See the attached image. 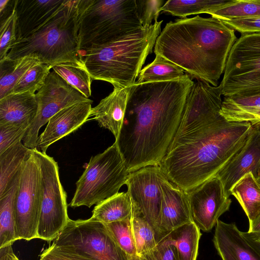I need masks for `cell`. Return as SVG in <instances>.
<instances>
[{
	"label": "cell",
	"mask_w": 260,
	"mask_h": 260,
	"mask_svg": "<svg viewBox=\"0 0 260 260\" xmlns=\"http://www.w3.org/2000/svg\"><path fill=\"white\" fill-rule=\"evenodd\" d=\"M32 150L40 168L42 189L38 238L51 241L57 237L70 219L67 193L60 180L57 162L36 148Z\"/></svg>",
	"instance_id": "9c48e42d"
},
{
	"label": "cell",
	"mask_w": 260,
	"mask_h": 260,
	"mask_svg": "<svg viewBox=\"0 0 260 260\" xmlns=\"http://www.w3.org/2000/svg\"><path fill=\"white\" fill-rule=\"evenodd\" d=\"M237 40L235 30L220 20L197 15L167 23L156 39L154 52L191 78L217 86Z\"/></svg>",
	"instance_id": "3957f363"
},
{
	"label": "cell",
	"mask_w": 260,
	"mask_h": 260,
	"mask_svg": "<svg viewBox=\"0 0 260 260\" xmlns=\"http://www.w3.org/2000/svg\"><path fill=\"white\" fill-rule=\"evenodd\" d=\"M140 257L142 260H178L175 248L161 243Z\"/></svg>",
	"instance_id": "b9f144b4"
},
{
	"label": "cell",
	"mask_w": 260,
	"mask_h": 260,
	"mask_svg": "<svg viewBox=\"0 0 260 260\" xmlns=\"http://www.w3.org/2000/svg\"><path fill=\"white\" fill-rule=\"evenodd\" d=\"M86 0H66L43 25L27 37L16 41L6 58L26 56L53 66L60 63L84 64L79 46L80 22Z\"/></svg>",
	"instance_id": "5b68a950"
},
{
	"label": "cell",
	"mask_w": 260,
	"mask_h": 260,
	"mask_svg": "<svg viewBox=\"0 0 260 260\" xmlns=\"http://www.w3.org/2000/svg\"><path fill=\"white\" fill-rule=\"evenodd\" d=\"M20 176L10 189L0 197V248L12 245L17 240L15 205Z\"/></svg>",
	"instance_id": "4316f807"
},
{
	"label": "cell",
	"mask_w": 260,
	"mask_h": 260,
	"mask_svg": "<svg viewBox=\"0 0 260 260\" xmlns=\"http://www.w3.org/2000/svg\"><path fill=\"white\" fill-rule=\"evenodd\" d=\"M52 67L39 62L28 69L15 84L12 93H35L43 86Z\"/></svg>",
	"instance_id": "836d02e7"
},
{
	"label": "cell",
	"mask_w": 260,
	"mask_h": 260,
	"mask_svg": "<svg viewBox=\"0 0 260 260\" xmlns=\"http://www.w3.org/2000/svg\"><path fill=\"white\" fill-rule=\"evenodd\" d=\"M129 172L115 142L103 152L92 156L76 182L70 206L90 208L119 192Z\"/></svg>",
	"instance_id": "52a82bcc"
},
{
	"label": "cell",
	"mask_w": 260,
	"mask_h": 260,
	"mask_svg": "<svg viewBox=\"0 0 260 260\" xmlns=\"http://www.w3.org/2000/svg\"><path fill=\"white\" fill-rule=\"evenodd\" d=\"M193 83L186 74L179 79L132 85L115 141L129 173L159 165L176 134Z\"/></svg>",
	"instance_id": "6da1fadb"
},
{
	"label": "cell",
	"mask_w": 260,
	"mask_h": 260,
	"mask_svg": "<svg viewBox=\"0 0 260 260\" xmlns=\"http://www.w3.org/2000/svg\"><path fill=\"white\" fill-rule=\"evenodd\" d=\"M65 1L16 0V41L37 30L58 11Z\"/></svg>",
	"instance_id": "d6986e66"
},
{
	"label": "cell",
	"mask_w": 260,
	"mask_h": 260,
	"mask_svg": "<svg viewBox=\"0 0 260 260\" xmlns=\"http://www.w3.org/2000/svg\"><path fill=\"white\" fill-rule=\"evenodd\" d=\"M185 75L180 67L161 55L155 54L154 60L142 69L136 83L173 80L182 78Z\"/></svg>",
	"instance_id": "f1b7e54d"
},
{
	"label": "cell",
	"mask_w": 260,
	"mask_h": 260,
	"mask_svg": "<svg viewBox=\"0 0 260 260\" xmlns=\"http://www.w3.org/2000/svg\"><path fill=\"white\" fill-rule=\"evenodd\" d=\"M242 235L260 244V217L251 226L247 232H241Z\"/></svg>",
	"instance_id": "f6af8a7d"
},
{
	"label": "cell",
	"mask_w": 260,
	"mask_h": 260,
	"mask_svg": "<svg viewBox=\"0 0 260 260\" xmlns=\"http://www.w3.org/2000/svg\"><path fill=\"white\" fill-rule=\"evenodd\" d=\"M131 219L137 254L141 256L157 245L156 232L153 226L133 204Z\"/></svg>",
	"instance_id": "f546056e"
},
{
	"label": "cell",
	"mask_w": 260,
	"mask_h": 260,
	"mask_svg": "<svg viewBox=\"0 0 260 260\" xmlns=\"http://www.w3.org/2000/svg\"><path fill=\"white\" fill-rule=\"evenodd\" d=\"M31 151L20 141L0 154V197L18 178Z\"/></svg>",
	"instance_id": "cb8c5ba5"
},
{
	"label": "cell",
	"mask_w": 260,
	"mask_h": 260,
	"mask_svg": "<svg viewBox=\"0 0 260 260\" xmlns=\"http://www.w3.org/2000/svg\"><path fill=\"white\" fill-rule=\"evenodd\" d=\"M12 245V244L8 245L7 260H20L14 253Z\"/></svg>",
	"instance_id": "bcb514c9"
},
{
	"label": "cell",
	"mask_w": 260,
	"mask_h": 260,
	"mask_svg": "<svg viewBox=\"0 0 260 260\" xmlns=\"http://www.w3.org/2000/svg\"><path fill=\"white\" fill-rule=\"evenodd\" d=\"M228 0H197L182 1L169 0L167 1L160 9V12H164L173 16L182 18L193 14L206 13L214 10L228 2Z\"/></svg>",
	"instance_id": "4dcf8cb0"
},
{
	"label": "cell",
	"mask_w": 260,
	"mask_h": 260,
	"mask_svg": "<svg viewBox=\"0 0 260 260\" xmlns=\"http://www.w3.org/2000/svg\"><path fill=\"white\" fill-rule=\"evenodd\" d=\"M38 111L36 93H12L0 100V124L24 125L29 127Z\"/></svg>",
	"instance_id": "7402d4cb"
},
{
	"label": "cell",
	"mask_w": 260,
	"mask_h": 260,
	"mask_svg": "<svg viewBox=\"0 0 260 260\" xmlns=\"http://www.w3.org/2000/svg\"><path fill=\"white\" fill-rule=\"evenodd\" d=\"M259 169L260 128L253 125L242 148L216 176L221 182L225 197H230L232 187L246 174L250 173L256 179Z\"/></svg>",
	"instance_id": "e0dca14e"
},
{
	"label": "cell",
	"mask_w": 260,
	"mask_h": 260,
	"mask_svg": "<svg viewBox=\"0 0 260 260\" xmlns=\"http://www.w3.org/2000/svg\"><path fill=\"white\" fill-rule=\"evenodd\" d=\"M256 125V126H258L260 128V123H258V124H256L255 125Z\"/></svg>",
	"instance_id": "681fc988"
},
{
	"label": "cell",
	"mask_w": 260,
	"mask_h": 260,
	"mask_svg": "<svg viewBox=\"0 0 260 260\" xmlns=\"http://www.w3.org/2000/svg\"><path fill=\"white\" fill-rule=\"evenodd\" d=\"M256 181L260 186V169L258 172L257 177L256 178Z\"/></svg>",
	"instance_id": "c3c4849f"
},
{
	"label": "cell",
	"mask_w": 260,
	"mask_h": 260,
	"mask_svg": "<svg viewBox=\"0 0 260 260\" xmlns=\"http://www.w3.org/2000/svg\"><path fill=\"white\" fill-rule=\"evenodd\" d=\"M206 13L219 20L260 16V0H230Z\"/></svg>",
	"instance_id": "1f68e13d"
},
{
	"label": "cell",
	"mask_w": 260,
	"mask_h": 260,
	"mask_svg": "<svg viewBox=\"0 0 260 260\" xmlns=\"http://www.w3.org/2000/svg\"><path fill=\"white\" fill-rule=\"evenodd\" d=\"M223 117L229 121H246L254 125L260 123V107L232 113Z\"/></svg>",
	"instance_id": "7bdbcfd3"
},
{
	"label": "cell",
	"mask_w": 260,
	"mask_h": 260,
	"mask_svg": "<svg viewBox=\"0 0 260 260\" xmlns=\"http://www.w3.org/2000/svg\"><path fill=\"white\" fill-rule=\"evenodd\" d=\"M92 103L91 100L76 103L52 116L39 136L36 149L46 153L51 144L81 126L90 117Z\"/></svg>",
	"instance_id": "ac0fdd59"
},
{
	"label": "cell",
	"mask_w": 260,
	"mask_h": 260,
	"mask_svg": "<svg viewBox=\"0 0 260 260\" xmlns=\"http://www.w3.org/2000/svg\"><path fill=\"white\" fill-rule=\"evenodd\" d=\"M253 125L220 116L173 139L160 167L167 179L188 191L217 176L245 144Z\"/></svg>",
	"instance_id": "7a4b0ae2"
},
{
	"label": "cell",
	"mask_w": 260,
	"mask_h": 260,
	"mask_svg": "<svg viewBox=\"0 0 260 260\" xmlns=\"http://www.w3.org/2000/svg\"><path fill=\"white\" fill-rule=\"evenodd\" d=\"M192 221L205 232H210L219 217L230 209L232 200L224 195L217 176L187 191Z\"/></svg>",
	"instance_id": "9a60e30c"
},
{
	"label": "cell",
	"mask_w": 260,
	"mask_h": 260,
	"mask_svg": "<svg viewBox=\"0 0 260 260\" xmlns=\"http://www.w3.org/2000/svg\"><path fill=\"white\" fill-rule=\"evenodd\" d=\"M129 260H142V259L140 256L136 255L131 256Z\"/></svg>",
	"instance_id": "7dc6e473"
},
{
	"label": "cell",
	"mask_w": 260,
	"mask_h": 260,
	"mask_svg": "<svg viewBox=\"0 0 260 260\" xmlns=\"http://www.w3.org/2000/svg\"><path fill=\"white\" fill-rule=\"evenodd\" d=\"M41 196L40 168L32 149L22 169L15 199L17 240L38 238Z\"/></svg>",
	"instance_id": "8fae6325"
},
{
	"label": "cell",
	"mask_w": 260,
	"mask_h": 260,
	"mask_svg": "<svg viewBox=\"0 0 260 260\" xmlns=\"http://www.w3.org/2000/svg\"><path fill=\"white\" fill-rule=\"evenodd\" d=\"M15 1H0V20L1 22L8 18L13 12L15 6Z\"/></svg>",
	"instance_id": "ee69618b"
},
{
	"label": "cell",
	"mask_w": 260,
	"mask_h": 260,
	"mask_svg": "<svg viewBox=\"0 0 260 260\" xmlns=\"http://www.w3.org/2000/svg\"><path fill=\"white\" fill-rule=\"evenodd\" d=\"M143 27L137 0H86L80 22V50L112 42Z\"/></svg>",
	"instance_id": "8992f818"
},
{
	"label": "cell",
	"mask_w": 260,
	"mask_h": 260,
	"mask_svg": "<svg viewBox=\"0 0 260 260\" xmlns=\"http://www.w3.org/2000/svg\"><path fill=\"white\" fill-rule=\"evenodd\" d=\"M40 260H91L74 250L53 243L41 254Z\"/></svg>",
	"instance_id": "f35d334b"
},
{
	"label": "cell",
	"mask_w": 260,
	"mask_h": 260,
	"mask_svg": "<svg viewBox=\"0 0 260 260\" xmlns=\"http://www.w3.org/2000/svg\"><path fill=\"white\" fill-rule=\"evenodd\" d=\"M221 95L220 84L213 86L200 80L194 82L187 95L174 138L207 125L219 118L222 103Z\"/></svg>",
	"instance_id": "4fadbf2b"
},
{
	"label": "cell",
	"mask_w": 260,
	"mask_h": 260,
	"mask_svg": "<svg viewBox=\"0 0 260 260\" xmlns=\"http://www.w3.org/2000/svg\"><path fill=\"white\" fill-rule=\"evenodd\" d=\"M39 62L37 58L30 56L0 60V100L12 94L15 84L24 73Z\"/></svg>",
	"instance_id": "83f0119b"
},
{
	"label": "cell",
	"mask_w": 260,
	"mask_h": 260,
	"mask_svg": "<svg viewBox=\"0 0 260 260\" xmlns=\"http://www.w3.org/2000/svg\"><path fill=\"white\" fill-rule=\"evenodd\" d=\"M131 216L105 224L118 245L130 257L137 255Z\"/></svg>",
	"instance_id": "e575fe53"
},
{
	"label": "cell",
	"mask_w": 260,
	"mask_h": 260,
	"mask_svg": "<svg viewBox=\"0 0 260 260\" xmlns=\"http://www.w3.org/2000/svg\"><path fill=\"white\" fill-rule=\"evenodd\" d=\"M225 25L242 34L260 33V16L220 20Z\"/></svg>",
	"instance_id": "60d3db41"
},
{
	"label": "cell",
	"mask_w": 260,
	"mask_h": 260,
	"mask_svg": "<svg viewBox=\"0 0 260 260\" xmlns=\"http://www.w3.org/2000/svg\"><path fill=\"white\" fill-rule=\"evenodd\" d=\"M201 235L200 229L191 221L171 231L158 243L173 246L178 260H197Z\"/></svg>",
	"instance_id": "603a6c76"
},
{
	"label": "cell",
	"mask_w": 260,
	"mask_h": 260,
	"mask_svg": "<svg viewBox=\"0 0 260 260\" xmlns=\"http://www.w3.org/2000/svg\"><path fill=\"white\" fill-rule=\"evenodd\" d=\"M162 22L155 21L118 40L81 50L91 79L109 82L114 88L136 84L161 32Z\"/></svg>",
	"instance_id": "277c9868"
},
{
	"label": "cell",
	"mask_w": 260,
	"mask_h": 260,
	"mask_svg": "<svg viewBox=\"0 0 260 260\" xmlns=\"http://www.w3.org/2000/svg\"><path fill=\"white\" fill-rule=\"evenodd\" d=\"M16 23L17 15L15 8L8 18L0 22V60L7 57L16 41Z\"/></svg>",
	"instance_id": "8d00e7d4"
},
{
	"label": "cell",
	"mask_w": 260,
	"mask_h": 260,
	"mask_svg": "<svg viewBox=\"0 0 260 260\" xmlns=\"http://www.w3.org/2000/svg\"><path fill=\"white\" fill-rule=\"evenodd\" d=\"M132 209V201L128 191L118 192L96 205L90 218L107 224L130 216Z\"/></svg>",
	"instance_id": "484cf974"
},
{
	"label": "cell",
	"mask_w": 260,
	"mask_h": 260,
	"mask_svg": "<svg viewBox=\"0 0 260 260\" xmlns=\"http://www.w3.org/2000/svg\"><path fill=\"white\" fill-rule=\"evenodd\" d=\"M213 242L222 260H260V254L248 243L235 223L219 219Z\"/></svg>",
	"instance_id": "ffe728a7"
},
{
	"label": "cell",
	"mask_w": 260,
	"mask_h": 260,
	"mask_svg": "<svg viewBox=\"0 0 260 260\" xmlns=\"http://www.w3.org/2000/svg\"><path fill=\"white\" fill-rule=\"evenodd\" d=\"M249 220L251 226L260 217V186L250 173L246 174L231 190Z\"/></svg>",
	"instance_id": "d4e9b609"
},
{
	"label": "cell",
	"mask_w": 260,
	"mask_h": 260,
	"mask_svg": "<svg viewBox=\"0 0 260 260\" xmlns=\"http://www.w3.org/2000/svg\"><path fill=\"white\" fill-rule=\"evenodd\" d=\"M28 127L14 124H0V154L22 141Z\"/></svg>",
	"instance_id": "74e56055"
},
{
	"label": "cell",
	"mask_w": 260,
	"mask_h": 260,
	"mask_svg": "<svg viewBox=\"0 0 260 260\" xmlns=\"http://www.w3.org/2000/svg\"><path fill=\"white\" fill-rule=\"evenodd\" d=\"M140 17L143 26H149L153 20L157 21L162 1L160 0H137Z\"/></svg>",
	"instance_id": "ab89813d"
},
{
	"label": "cell",
	"mask_w": 260,
	"mask_h": 260,
	"mask_svg": "<svg viewBox=\"0 0 260 260\" xmlns=\"http://www.w3.org/2000/svg\"><path fill=\"white\" fill-rule=\"evenodd\" d=\"M36 97L37 113L22 140L23 145L31 149L36 148L40 129L52 116L66 107L90 100L54 71L49 73L44 84L36 93Z\"/></svg>",
	"instance_id": "7c38bea8"
},
{
	"label": "cell",
	"mask_w": 260,
	"mask_h": 260,
	"mask_svg": "<svg viewBox=\"0 0 260 260\" xmlns=\"http://www.w3.org/2000/svg\"><path fill=\"white\" fill-rule=\"evenodd\" d=\"M260 107V92L242 95L224 96L220 114L225 115Z\"/></svg>",
	"instance_id": "d590c367"
},
{
	"label": "cell",
	"mask_w": 260,
	"mask_h": 260,
	"mask_svg": "<svg viewBox=\"0 0 260 260\" xmlns=\"http://www.w3.org/2000/svg\"><path fill=\"white\" fill-rule=\"evenodd\" d=\"M220 84L224 96L260 92V33L242 34L237 39Z\"/></svg>",
	"instance_id": "ba28073f"
},
{
	"label": "cell",
	"mask_w": 260,
	"mask_h": 260,
	"mask_svg": "<svg viewBox=\"0 0 260 260\" xmlns=\"http://www.w3.org/2000/svg\"><path fill=\"white\" fill-rule=\"evenodd\" d=\"M52 69L86 98L89 99L91 96L92 79L85 64L63 63L57 64Z\"/></svg>",
	"instance_id": "d6a6232c"
},
{
	"label": "cell",
	"mask_w": 260,
	"mask_h": 260,
	"mask_svg": "<svg viewBox=\"0 0 260 260\" xmlns=\"http://www.w3.org/2000/svg\"><path fill=\"white\" fill-rule=\"evenodd\" d=\"M54 243L74 250L91 260H129L106 224L91 218L70 219Z\"/></svg>",
	"instance_id": "30bf717a"
},
{
	"label": "cell",
	"mask_w": 260,
	"mask_h": 260,
	"mask_svg": "<svg viewBox=\"0 0 260 260\" xmlns=\"http://www.w3.org/2000/svg\"><path fill=\"white\" fill-rule=\"evenodd\" d=\"M165 177L159 166H148L129 173L125 183L133 204L154 230L161 203L160 185Z\"/></svg>",
	"instance_id": "5bb4252c"
},
{
	"label": "cell",
	"mask_w": 260,
	"mask_h": 260,
	"mask_svg": "<svg viewBox=\"0 0 260 260\" xmlns=\"http://www.w3.org/2000/svg\"><path fill=\"white\" fill-rule=\"evenodd\" d=\"M160 186L161 203L155 225L158 243L171 231L192 221L187 192L170 182L166 176Z\"/></svg>",
	"instance_id": "2e32d148"
},
{
	"label": "cell",
	"mask_w": 260,
	"mask_h": 260,
	"mask_svg": "<svg viewBox=\"0 0 260 260\" xmlns=\"http://www.w3.org/2000/svg\"><path fill=\"white\" fill-rule=\"evenodd\" d=\"M132 87L114 88L113 91L90 111V117L93 116L92 119L99 126L110 131L115 140L121 131Z\"/></svg>",
	"instance_id": "44dd1931"
}]
</instances>
